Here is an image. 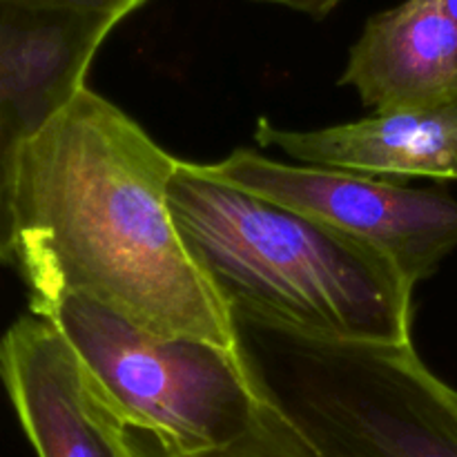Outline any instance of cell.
Masks as SVG:
<instances>
[{"instance_id": "7c38bea8", "label": "cell", "mask_w": 457, "mask_h": 457, "mask_svg": "<svg viewBox=\"0 0 457 457\" xmlns=\"http://www.w3.org/2000/svg\"><path fill=\"white\" fill-rule=\"evenodd\" d=\"M442 4H445V9H446V13L451 16V21L457 25V0H442Z\"/></svg>"}, {"instance_id": "9c48e42d", "label": "cell", "mask_w": 457, "mask_h": 457, "mask_svg": "<svg viewBox=\"0 0 457 457\" xmlns=\"http://www.w3.org/2000/svg\"><path fill=\"white\" fill-rule=\"evenodd\" d=\"M339 83L355 89L373 114L457 96V25L442 0H404L370 18Z\"/></svg>"}, {"instance_id": "7a4b0ae2", "label": "cell", "mask_w": 457, "mask_h": 457, "mask_svg": "<svg viewBox=\"0 0 457 457\" xmlns=\"http://www.w3.org/2000/svg\"><path fill=\"white\" fill-rule=\"evenodd\" d=\"M168 205L228 308L330 342L409 346L413 288L373 245L179 161Z\"/></svg>"}, {"instance_id": "30bf717a", "label": "cell", "mask_w": 457, "mask_h": 457, "mask_svg": "<svg viewBox=\"0 0 457 457\" xmlns=\"http://www.w3.org/2000/svg\"><path fill=\"white\" fill-rule=\"evenodd\" d=\"M16 3L49 9V12L92 18V21H101L116 27L119 22H123L129 13L137 12L141 4H145L147 0H16Z\"/></svg>"}, {"instance_id": "5b68a950", "label": "cell", "mask_w": 457, "mask_h": 457, "mask_svg": "<svg viewBox=\"0 0 457 457\" xmlns=\"http://www.w3.org/2000/svg\"><path fill=\"white\" fill-rule=\"evenodd\" d=\"M210 172L230 186L293 208L386 254L418 286L457 248V201L388 179L293 165L241 147Z\"/></svg>"}, {"instance_id": "3957f363", "label": "cell", "mask_w": 457, "mask_h": 457, "mask_svg": "<svg viewBox=\"0 0 457 457\" xmlns=\"http://www.w3.org/2000/svg\"><path fill=\"white\" fill-rule=\"evenodd\" d=\"M230 312L259 411L205 457H457V391L413 344L330 342Z\"/></svg>"}, {"instance_id": "ba28073f", "label": "cell", "mask_w": 457, "mask_h": 457, "mask_svg": "<svg viewBox=\"0 0 457 457\" xmlns=\"http://www.w3.org/2000/svg\"><path fill=\"white\" fill-rule=\"evenodd\" d=\"M254 138L303 165L366 177L457 181V96L321 129H279L262 119Z\"/></svg>"}, {"instance_id": "6da1fadb", "label": "cell", "mask_w": 457, "mask_h": 457, "mask_svg": "<svg viewBox=\"0 0 457 457\" xmlns=\"http://www.w3.org/2000/svg\"><path fill=\"white\" fill-rule=\"evenodd\" d=\"M179 161L85 85L18 156L16 266L31 299L80 295L161 337L237 348L228 303L168 205Z\"/></svg>"}, {"instance_id": "8992f818", "label": "cell", "mask_w": 457, "mask_h": 457, "mask_svg": "<svg viewBox=\"0 0 457 457\" xmlns=\"http://www.w3.org/2000/svg\"><path fill=\"white\" fill-rule=\"evenodd\" d=\"M112 25L0 0V263H16L13 187L18 156L83 89Z\"/></svg>"}, {"instance_id": "277c9868", "label": "cell", "mask_w": 457, "mask_h": 457, "mask_svg": "<svg viewBox=\"0 0 457 457\" xmlns=\"http://www.w3.org/2000/svg\"><path fill=\"white\" fill-rule=\"evenodd\" d=\"M141 457H205L248 436L259 395L237 348L161 337L80 295L31 299Z\"/></svg>"}, {"instance_id": "8fae6325", "label": "cell", "mask_w": 457, "mask_h": 457, "mask_svg": "<svg viewBox=\"0 0 457 457\" xmlns=\"http://www.w3.org/2000/svg\"><path fill=\"white\" fill-rule=\"evenodd\" d=\"M253 3L275 4V7L290 9V12L306 13V16L311 18H326L330 12H335L344 0H253Z\"/></svg>"}, {"instance_id": "52a82bcc", "label": "cell", "mask_w": 457, "mask_h": 457, "mask_svg": "<svg viewBox=\"0 0 457 457\" xmlns=\"http://www.w3.org/2000/svg\"><path fill=\"white\" fill-rule=\"evenodd\" d=\"M0 379L38 457H141L43 317H21L0 339Z\"/></svg>"}]
</instances>
